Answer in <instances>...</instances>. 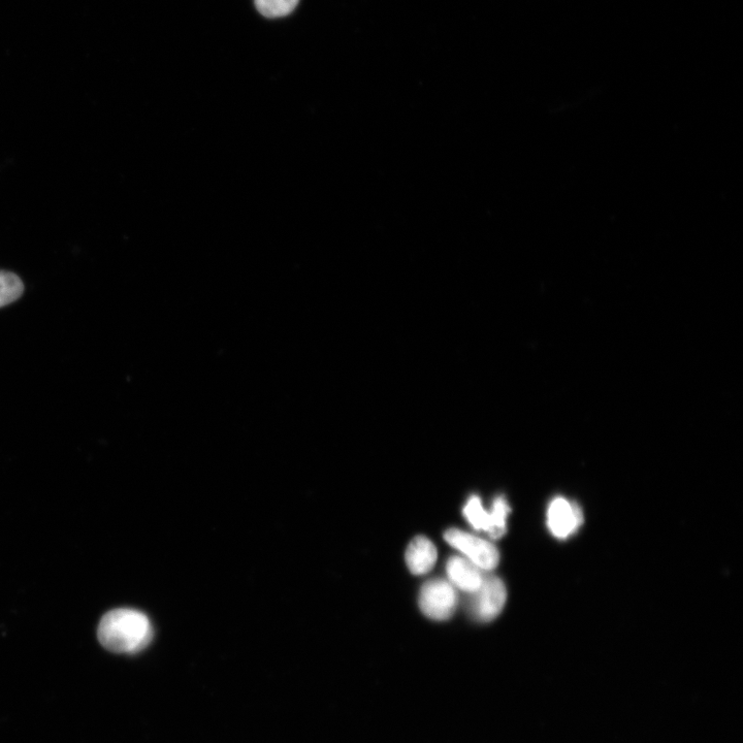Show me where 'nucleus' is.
I'll use <instances>...</instances> for the list:
<instances>
[{
  "label": "nucleus",
  "instance_id": "nucleus-2",
  "mask_svg": "<svg viewBox=\"0 0 743 743\" xmlns=\"http://www.w3.org/2000/svg\"><path fill=\"white\" fill-rule=\"evenodd\" d=\"M459 604L457 588L445 579H432L424 585L419 595V606L425 615L436 621L454 616Z\"/></svg>",
  "mask_w": 743,
  "mask_h": 743
},
{
  "label": "nucleus",
  "instance_id": "nucleus-9",
  "mask_svg": "<svg viewBox=\"0 0 743 743\" xmlns=\"http://www.w3.org/2000/svg\"><path fill=\"white\" fill-rule=\"evenodd\" d=\"M23 292V282L17 275L0 271V308L19 300Z\"/></svg>",
  "mask_w": 743,
  "mask_h": 743
},
{
  "label": "nucleus",
  "instance_id": "nucleus-8",
  "mask_svg": "<svg viewBox=\"0 0 743 743\" xmlns=\"http://www.w3.org/2000/svg\"><path fill=\"white\" fill-rule=\"evenodd\" d=\"M437 549L434 543L425 536L414 538L406 551V563L415 575L430 572L437 562Z\"/></svg>",
  "mask_w": 743,
  "mask_h": 743
},
{
  "label": "nucleus",
  "instance_id": "nucleus-7",
  "mask_svg": "<svg viewBox=\"0 0 743 743\" xmlns=\"http://www.w3.org/2000/svg\"><path fill=\"white\" fill-rule=\"evenodd\" d=\"M449 581L457 589L472 594L476 592L484 579L483 570L467 558L452 557L446 565Z\"/></svg>",
  "mask_w": 743,
  "mask_h": 743
},
{
  "label": "nucleus",
  "instance_id": "nucleus-10",
  "mask_svg": "<svg viewBox=\"0 0 743 743\" xmlns=\"http://www.w3.org/2000/svg\"><path fill=\"white\" fill-rule=\"evenodd\" d=\"M300 0H254L258 12L267 18H279L293 13Z\"/></svg>",
  "mask_w": 743,
  "mask_h": 743
},
{
  "label": "nucleus",
  "instance_id": "nucleus-5",
  "mask_svg": "<svg viewBox=\"0 0 743 743\" xmlns=\"http://www.w3.org/2000/svg\"><path fill=\"white\" fill-rule=\"evenodd\" d=\"M444 538L452 547L457 548L469 561L483 571L495 569L500 562L497 547L487 540L458 529L448 530Z\"/></svg>",
  "mask_w": 743,
  "mask_h": 743
},
{
  "label": "nucleus",
  "instance_id": "nucleus-6",
  "mask_svg": "<svg viewBox=\"0 0 743 743\" xmlns=\"http://www.w3.org/2000/svg\"><path fill=\"white\" fill-rule=\"evenodd\" d=\"M584 524V513L580 507L564 498H556L547 510L549 531L559 539L575 534Z\"/></svg>",
  "mask_w": 743,
  "mask_h": 743
},
{
  "label": "nucleus",
  "instance_id": "nucleus-3",
  "mask_svg": "<svg viewBox=\"0 0 743 743\" xmlns=\"http://www.w3.org/2000/svg\"><path fill=\"white\" fill-rule=\"evenodd\" d=\"M510 512L511 508L503 497L494 501L491 511L483 508L477 496L471 497L464 508L465 518L470 525L477 531L488 533L494 539L505 535Z\"/></svg>",
  "mask_w": 743,
  "mask_h": 743
},
{
  "label": "nucleus",
  "instance_id": "nucleus-1",
  "mask_svg": "<svg viewBox=\"0 0 743 743\" xmlns=\"http://www.w3.org/2000/svg\"><path fill=\"white\" fill-rule=\"evenodd\" d=\"M98 635L110 652L137 654L150 644L153 628L143 612L121 608L107 613L100 623Z\"/></svg>",
  "mask_w": 743,
  "mask_h": 743
},
{
  "label": "nucleus",
  "instance_id": "nucleus-4",
  "mask_svg": "<svg viewBox=\"0 0 743 743\" xmlns=\"http://www.w3.org/2000/svg\"><path fill=\"white\" fill-rule=\"evenodd\" d=\"M469 611L471 616L480 622L496 619L503 610L507 590L503 581L496 576H484L479 589L470 594Z\"/></svg>",
  "mask_w": 743,
  "mask_h": 743
}]
</instances>
